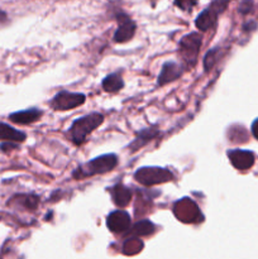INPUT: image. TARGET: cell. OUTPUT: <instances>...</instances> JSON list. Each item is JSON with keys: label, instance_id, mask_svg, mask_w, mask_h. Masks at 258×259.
<instances>
[{"label": "cell", "instance_id": "14", "mask_svg": "<svg viewBox=\"0 0 258 259\" xmlns=\"http://www.w3.org/2000/svg\"><path fill=\"white\" fill-rule=\"evenodd\" d=\"M156 232V225L149 220H141V222L136 223L133 227L129 228L126 232L129 238H141V237H148Z\"/></svg>", "mask_w": 258, "mask_h": 259}, {"label": "cell", "instance_id": "22", "mask_svg": "<svg viewBox=\"0 0 258 259\" xmlns=\"http://www.w3.org/2000/svg\"><path fill=\"white\" fill-rule=\"evenodd\" d=\"M8 23V15L7 13L3 12V10H0V25H4Z\"/></svg>", "mask_w": 258, "mask_h": 259}, {"label": "cell", "instance_id": "4", "mask_svg": "<svg viewBox=\"0 0 258 259\" xmlns=\"http://www.w3.org/2000/svg\"><path fill=\"white\" fill-rule=\"evenodd\" d=\"M229 0H212L207 8H205L195 20V25L200 32H206L214 27L218 22L219 15L227 9Z\"/></svg>", "mask_w": 258, "mask_h": 259}, {"label": "cell", "instance_id": "16", "mask_svg": "<svg viewBox=\"0 0 258 259\" xmlns=\"http://www.w3.org/2000/svg\"><path fill=\"white\" fill-rule=\"evenodd\" d=\"M10 204H14L15 206L24 210H35L39 204V197H37L35 195H17V196L12 197V200L9 201V205Z\"/></svg>", "mask_w": 258, "mask_h": 259}, {"label": "cell", "instance_id": "19", "mask_svg": "<svg viewBox=\"0 0 258 259\" xmlns=\"http://www.w3.org/2000/svg\"><path fill=\"white\" fill-rule=\"evenodd\" d=\"M196 4L197 0H175V5L184 12H191Z\"/></svg>", "mask_w": 258, "mask_h": 259}, {"label": "cell", "instance_id": "21", "mask_svg": "<svg viewBox=\"0 0 258 259\" xmlns=\"http://www.w3.org/2000/svg\"><path fill=\"white\" fill-rule=\"evenodd\" d=\"M252 134L255 139H258V119H255L252 124Z\"/></svg>", "mask_w": 258, "mask_h": 259}, {"label": "cell", "instance_id": "5", "mask_svg": "<svg viewBox=\"0 0 258 259\" xmlns=\"http://www.w3.org/2000/svg\"><path fill=\"white\" fill-rule=\"evenodd\" d=\"M202 35L200 33L192 32L186 34L180 40V55L187 66H194L199 57L200 47H201Z\"/></svg>", "mask_w": 258, "mask_h": 259}, {"label": "cell", "instance_id": "1", "mask_svg": "<svg viewBox=\"0 0 258 259\" xmlns=\"http://www.w3.org/2000/svg\"><path fill=\"white\" fill-rule=\"evenodd\" d=\"M104 123V115L100 113H90L76 119L68 131V139L75 146H81L86 142L88 137L96 128Z\"/></svg>", "mask_w": 258, "mask_h": 259}, {"label": "cell", "instance_id": "15", "mask_svg": "<svg viewBox=\"0 0 258 259\" xmlns=\"http://www.w3.org/2000/svg\"><path fill=\"white\" fill-rule=\"evenodd\" d=\"M25 138H27V136H25L24 132L12 128V126L5 123H0V141L22 143V142L25 141Z\"/></svg>", "mask_w": 258, "mask_h": 259}, {"label": "cell", "instance_id": "20", "mask_svg": "<svg viewBox=\"0 0 258 259\" xmlns=\"http://www.w3.org/2000/svg\"><path fill=\"white\" fill-rule=\"evenodd\" d=\"M18 148V143L17 142H9V143H2L0 144V149L4 152L10 151V149H15Z\"/></svg>", "mask_w": 258, "mask_h": 259}, {"label": "cell", "instance_id": "12", "mask_svg": "<svg viewBox=\"0 0 258 259\" xmlns=\"http://www.w3.org/2000/svg\"><path fill=\"white\" fill-rule=\"evenodd\" d=\"M109 192H110L114 204L118 207H121V209L128 206L132 200V196H133L132 190L123 184H118L115 186L110 187Z\"/></svg>", "mask_w": 258, "mask_h": 259}, {"label": "cell", "instance_id": "17", "mask_svg": "<svg viewBox=\"0 0 258 259\" xmlns=\"http://www.w3.org/2000/svg\"><path fill=\"white\" fill-rule=\"evenodd\" d=\"M101 85L106 93H116L124 88V81L119 73H110L104 78Z\"/></svg>", "mask_w": 258, "mask_h": 259}, {"label": "cell", "instance_id": "2", "mask_svg": "<svg viewBox=\"0 0 258 259\" xmlns=\"http://www.w3.org/2000/svg\"><path fill=\"white\" fill-rule=\"evenodd\" d=\"M116 164H118L116 154H101V156L95 157L91 161L86 162L82 166L77 167V169L72 175L76 180H83L86 177L95 176V175H104L106 172L113 171Z\"/></svg>", "mask_w": 258, "mask_h": 259}, {"label": "cell", "instance_id": "3", "mask_svg": "<svg viewBox=\"0 0 258 259\" xmlns=\"http://www.w3.org/2000/svg\"><path fill=\"white\" fill-rule=\"evenodd\" d=\"M134 180L147 187L174 181L175 175L163 167H142L134 174Z\"/></svg>", "mask_w": 258, "mask_h": 259}, {"label": "cell", "instance_id": "7", "mask_svg": "<svg viewBox=\"0 0 258 259\" xmlns=\"http://www.w3.org/2000/svg\"><path fill=\"white\" fill-rule=\"evenodd\" d=\"M118 20V29L114 33V42L116 43H125L134 37L137 30V25L134 20L129 15L124 13H119L116 15Z\"/></svg>", "mask_w": 258, "mask_h": 259}, {"label": "cell", "instance_id": "13", "mask_svg": "<svg viewBox=\"0 0 258 259\" xmlns=\"http://www.w3.org/2000/svg\"><path fill=\"white\" fill-rule=\"evenodd\" d=\"M42 110L37 108L28 109V110L23 111H17V113H13L9 115V119L15 124H20V125H28V124H32L34 121L39 120L40 116H42Z\"/></svg>", "mask_w": 258, "mask_h": 259}, {"label": "cell", "instance_id": "8", "mask_svg": "<svg viewBox=\"0 0 258 259\" xmlns=\"http://www.w3.org/2000/svg\"><path fill=\"white\" fill-rule=\"evenodd\" d=\"M132 225L131 215L125 210H115L111 211L106 218V227L111 233L121 234L126 233Z\"/></svg>", "mask_w": 258, "mask_h": 259}, {"label": "cell", "instance_id": "11", "mask_svg": "<svg viewBox=\"0 0 258 259\" xmlns=\"http://www.w3.org/2000/svg\"><path fill=\"white\" fill-rule=\"evenodd\" d=\"M190 202H191V200H182V201H179L176 205H175V214H176L177 218L181 217L182 214H185L186 212V215H184L181 219V222L184 223H196L199 222V220H202L200 219V218H202L201 212L199 211V209H197V206H195L192 210H189V206H190Z\"/></svg>", "mask_w": 258, "mask_h": 259}, {"label": "cell", "instance_id": "9", "mask_svg": "<svg viewBox=\"0 0 258 259\" xmlns=\"http://www.w3.org/2000/svg\"><path fill=\"white\" fill-rule=\"evenodd\" d=\"M228 157L234 168L239 171L249 169L254 164V154L249 151H243V149H232L228 152Z\"/></svg>", "mask_w": 258, "mask_h": 259}, {"label": "cell", "instance_id": "10", "mask_svg": "<svg viewBox=\"0 0 258 259\" xmlns=\"http://www.w3.org/2000/svg\"><path fill=\"white\" fill-rule=\"evenodd\" d=\"M182 72H184V68L180 63L174 62V61L166 62L162 66L161 72L157 78V86H164L172 81L177 80V78L181 77Z\"/></svg>", "mask_w": 258, "mask_h": 259}, {"label": "cell", "instance_id": "18", "mask_svg": "<svg viewBox=\"0 0 258 259\" xmlns=\"http://www.w3.org/2000/svg\"><path fill=\"white\" fill-rule=\"evenodd\" d=\"M158 134V132L156 131V129L153 128H149V129H144V131H141L138 133V136H137V138L134 139L133 143L131 144V148L132 151H136V149H139L142 146H144V144L147 143L148 141H151V139H153L154 137Z\"/></svg>", "mask_w": 258, "mask_h": 259}, {"label": "cell", "instance_id": "6", "mask_svg": "<svg viewBox=\"0 0 258 259\" xmlns=\"http://www.w3.org/2000/svg\"><path fill=\"white\" fill-rule=\"evenodd\" d=\"M86 96L80 93H70V91H60L56 94L50 101V105L53 110L67 111L83 105Z\"/></svg>", "mask_w": 258, "mask_h": 259}]
</instances>
